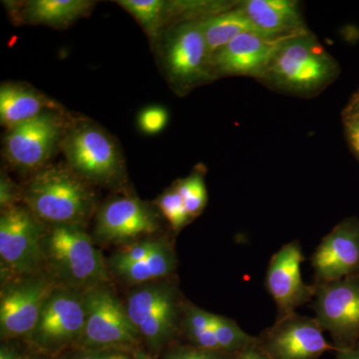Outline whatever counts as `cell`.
<instances>
[{
  "mask_svg": "<svg viewBox=\"0 0 359 359\" xmlns=\"http://www.w3.org/2000/svg\"><path fill=\"white\" fill-rule=\"evenodd\" d=\"M43 264L54 287L86 292L107 280L100 252L78 224H54L41 240Z\"/></svg>",
  "mask_w": 359,
  "mask_h": 359,
  "instance_id": "obj_1",
  "label": "cell"
},
{
  "mask_svg": "<svg viewBox=\"0 0 359 359\" xmlns=\"http://www.w3.org/2000/svg\"><path fill=\"white\" fill-rule=\"evenodd\" d=\"M27 209L44 223L80 226L92 212L94 198L86 184L66 168H41L22 194Z\"/></svg>",
  "mask_w": 359,
  "mask_h": 359,
  "instance_id": "obj_2",
  "label": "cell"
},
{
  "mask_svg": "<svg viewBox=\"0 0 359 359\" xmlns=\"http://www.w3.org/2000/svg\"><path fill=\"white\" fill-rule=\"evenodd\" d=\"M85 325L76 348L101 351L134 346L139 332L126 308L103 285L83 292Z\"/></svg>",
  "mask_w": 359,
  "mask_h": 359,
  "instance_id": "obj_3",
  "label": "cell"
},
{
  "mask_svg": "<svg viewBox=\"0 0 359 359\" xmlns=\"http://www.w3.org/2000/svg\"><path fill=\"white\" fill-rule=\"evenodd\" d=\"M83 292L54 287L47 295L39 321L28 335L40 353L52 356L76 346L85 325Z\"/></svg>",
  "mask_w": 359,
  "mask_h": 359,
  "instance_id": "obj_4",
  "label": "cell"
},
{
  "mask_svg": "<svg viewBox=\"0 0 359 359\" xmlns=\"http://www.w3.org/2000/svg\"><path fill=\"white\" fill-rule=\"evenodd\" d=\"M179 294L169 283H148L132 290L127 313L139 334L153 351H160L176 334Z\"/></svg>",
  "mask_w": 359,
  "mask_h": 359,
  "instance_id": "obj_5",
  "label": "cell"
},
{
  "mask_svg": "<svg viewBox=\"0 0 359 359\" xmlns=\"http://www.w3.org/2000/svg\"><path fill=\"white\" fill-rule=\"evenodd\" d=\"M71 169L81 178L108 184L122 173V159L115 142L95 125H77L62 143Z\"/></svg>",
  "mask_w": 359,
  "mask_h": 359,
  "instance_id": "obj_6",
  "label": "cell"
},
{
  "mask_svg": "<svg viewBox=\"0 0 359 359\" xmlns=\"http://www.w3.org/2000/svg\"><path fill=\"white\" fill-rule=\"evenodd\" d=\"M313 309L316 320L332 335L335 351L358 344L359 337V276L316 283Z\"/></svg>",
  "mask_w": 359,
  "mask_h": 359,
  "instance_id": "obj_7",
  "label": "cell"
},
{
  "mask_svg": "<svg viewBox=\"0 0 359 359\" xmlns=\"http://www.w3.org/2000/svg\"><path fill=\"white\" fill-rule=\"evenodd\" d=\"M334 70L332 57L304 33L282 45L266 73L290 88L311 91L327 82Z\"/></svg>",
  "mask_w": 359,
  "mask_h": 359,
  "instance_id": "obj_8",
  "label": "cell"
},
{
  "mask_svg": "<svg viewBox=\"0 0 359 359\" xmlns=\"http://www.w3.org/2000/svg\"><path fill=\"white\" fill-rule=\"evenodd\" d=\"M45 231L41 222L26 208L2 211L0 218V257L2 266L16 276L36 275L43 264L41 240Z\"/></svg>",
  "mask_w": 359,
  "mask_h": 359,
  "instance_id": "obj_9",
  "label": "cell"
},
{
  "mask_svg": "<svg viewBox=\"0 0 359 359\" xmlns=\"http://www.w3.org/2000/svg\"><path fill=\"white\" fill-rule=\"evenodd\" d=\"M65 123L59 113L46 110L8 130L6 156L14 166L39 169L65 138Z\"/></svg>",
  "mask_w": 359,
  "mask_h": 359,
  "instance_id": "obj_10",
  "label": "cell"
},
{
  "mask_svg": "<svg viewBox=\"0 0 359 359\" xmlns=\"http://www.w3.org/2000/svg\"><path fill=\"white\" fill-rule=\"evenodd\" d=\"M323 332L316 318L294 313L278 318L257 344L268 359H318L332 349Z\"/></svg>",
  "mask_w": 359,
  "mask_h": 359,
  "instance_id": "obj_11",
  "label": "cell"
},
{
  "mask_svg": "<svg viewBox=\"0 0 359 359\" xmlns=\"http://www.w3.org/2000/svg\"><path fill=\"white\" fill-rule=\"evenodd\" d=\"M53 283L44 276L32 275L4 287L0 302L1 339L28 337L39 321Z\"/></svg>",
  "mask_w": 359,
  "mask_h": 359,
  "instance_id": "obj_12",
  "label": "cell"
},
{
  "mask_svg": "<svg viewBox=\"0 0 359 359\" xmlns=\"http://www.w3.org/2000/svg\"><path fill=\"white\" fill-rule=\"evenodd\" d=\"M304 259L301 245L292 242L283 245L269 262L266 285L278 306V318L295 313V309L314 297V285L302 280Z\"/></svg>",
  "mask_w": 359,
  "mask_h": 359,
  "instance_id": "obj_13",
  "label": "cell"
},
{
  "mask_svg": "<svg viewBox=\"0 0 359 359\" xmlns=\"http://www.w3.org/2000/svg\"><path fill=\"white\" fill-rule=\"evenodd\" d=\"M165 63L174 83L189 86L208 76L211 59L200 21L180 25L170 35Z\"/></svg>",
  "mask_w": 359,
  "mask_h": 359,
  "instance_id": "obj_14",
  "label": "cell"
},
{
  "mask_svg": "<svg viewBox=\"0 0 359 359\" xmlns=\"http://www.w3.org/2000/svg\"><path fill=\"white\" fill-rule=\"evenodd\" d=\"M294 36L271 37L245 33L217 51L211 58V66L222 74L263 75L268 72L282 45Z\"/></svg>",
  "mask_w": 359,
  "mask_h": 359,
  "instance_id": "obj_15",
  "label": "cell"
},
{
  "mask_svg": "<svg viewBox=\"0 0 359 359\" xmlns=\"http://www.w3.org/2000/svg\"><path fill=\"white\" fill-rule=\"evenodd\" d=\"M318 283L356 275L359 269V223L341 222L323 238L311 257Z\"/></svg>",
  "mask_w": 359,
  "mask_h": 359,
  "instance_id": "obj_16",
  "label": "cell"
},
{
  "mask_svg": "<svg viewBox=\"0 0 359 359\" xmlns=\"http://www.w3.org/2000/svg\"><path fill=\"white\" fill-rule=\"evenodd\" d=\"M158 230L154 212L136 198L110 201L99 212L96 237L106 243H124Z\"/></svg>",
  "mask_w": 359,
  "mask_h": 359,
  "instance_id": "obj_17",
  "label": "cell"
},
{
  "mask_svg": "<svg viewBox=\"0 0 359 359\" xmlns=\"http://www.w3.org/2000/svg\"><path fill=\"white\" fill-rule=\"evenodd\" d=\"M262 34L271 37L304 34L297 4L290 0H250L242 6Z\"/></svg>",
  "mask_w": 359,
  "mask_h": 359,
  "instance_id": "obj_18",
  "label": "cell"
},
{
  "mask_svg": "<svg viewBox=\"0 0 359 359\" xmlns=\"http://www.w3.org/2000/svg\"><path fill=\"white\" fill-rule=\"evenodd\" d=\"M57 106L51 99L23 85L6 83L0 89V120L8 129L44 111L58 109Z\"/></svg>",
  "mask_w": 359,
  "mask_h": 359,
  "instance_id": "obj_19",
  "label": "cell"
},
{
  "mask_svg": "<svg viewBox=\"0 0 359 359\" xmlns=\"http://www.w3.org/2000/svg\"><path fill=\"white\" fill-rule=\"evenodd\" d=\"M93 4L86 0H33L25 4L22 20L32 25L62 27L88 13Z\"/></svg>",
  "mask_w": 359,
  "mask_h": 359,
  "instance_id": "obj_20",
  "label": "cell"
},
{
  "mask_svg": "<svg viewBox=\"0 0 359 359\" xmlns=\"http://www.w3.org/2000/svg\"><path fill=\"white\" fill-rule=\"evenodd\" d=\"M200 23L203 32H204L205 42H207L210 59L217 51L223 48L240 35L245 34V33L262 34L254 23L248 18L242 7L236 11L210 16V18L201 20Z\"/></svg>",
  "mask_w": 359,
  "mask_h": 359,
  "instance_id": "obj_21",
  "label": "cell"
},
{
  "mask_svg": "<svg viewBox=\"0 0 359 359\" xmlns=\"http://www.w3.org/2000/svg\"><path fill=\"white\" fill-rule=\"evenodd\" d=\"M176 259L173 250L166 243L162 242L150 256L130 266L113 269L125 280L132 283H153L169 276L174 271Z\"/></svg>",
  "mask_w": 359,
  "mask_h": 359,
  "instance_id": "obj_22",
  "label": "cell"
},
{
  "mask_svg": "<svg viewBox=\"0 0 359 359\" xmlns=\"http://www.w3.org/2000/svg\"><path fill=\"white\" fill-rule=\"evenodd\" d=\"M210 313L197 306H187L184 311V330L192 346L207 351H221L216 334L210 325Z\"/></svg>",
  "mask_w": 359,
  "mask_h": 359,
  "instance_id": "obj_23",
  "label": "cell"
},
{
  "mask_svg": "<svg viewBox=\"0 0 359 359\" xmlns=\"http://www.w3.org/2000/svg\"><path fill=\"white\" fill-rule=\"evenodd\" d=\"M118 4L138 20L151 37H157L164 20L167 4L162 0H121Z\"/></svg>",
  "mask_w": 359,
  "mask_h": 359,
  "instance_id": "obj_24",
  "label": "cell"
},
{
  "mask_svg": "<svg viewBox=\"0 0 359 359\" xmlns=\"http://www.w3.org/2000/svg\"><path fill=\"white\" fill-rule=\"evenodd\" d=\"M175 188L185 203L192 218L203 212L207 204L208 195L204 179L200 174H192L188 178L180 180Z\"/></svg>",
  "mask_w": 359,
  "mask_h": 359,
  "instance_id": "obj_25",
  "label": "cell"
},
{
  "mask_svg": "<svg viewBox=\"0 0 359 359\" xmlns=\"http://www.w3.org/2000/svg\"><path fill=\"white\" fill-rule=\"evenodd\" d=\"M158 207L174 230H181L192 219L176 188L170 189L161 196Z\"/></svg>",
  "mask_w": 359,
  "mask_h": 359,
  "instance_id": "obj_26",
  "label": "cell"
},
{
  "mask_svg": "<svg viewBox=\"0 0 359 359\" xmlns=\"http://www.w3.org/2000/svg\"><path fill=\"white\" fill-rule=\"evenodd\" d=\"M161 243L162 242L159 241H142V242L133 243L132 245L122 247L114 256L111 257V268L115 269L140 263L158 249Z\"/></svg>",
  "mask_w": 359,
  "mask_h": 359,
  "instance_id": "obj_27",
  "label": "cell"
},
{
  "mask_svg": "<svg viewBox=\"0 0 359 359\" xmlns=\"http://www.w3.org/2000/svg\"><path fill=\"white\" fill-rule=\"evenodd\" d=\"M168 113L160 106H152L142 110L138 118V124L141 131L146 134L160 133L166 127Z\"/></svg>",
  "mask_w": 359,
  "mask_h": 359,
  "instance_id": "obj_28",
  "label": "cell"
},
{
  "mask_svg": "<svg viewBox=\"0 0 359 359\" xmlns=\"http://www.w3.org/2000/svg\"><path fill=\"white\" fill-rule=\"evenodd\" d=\"M63 359H131V356L126 351L121 349H101V351H91V349L76 348L66 353Z\"/></svg>",
  "mask_w": 359,
  "mask_h": 359,
  "instance_id": "obj_29",
  "label": "cell"
},
{
  "mask_svg": "<svg viewBox=\"0 0 359 359\" xmlns=\"http://www.w3.org/2000/svg\"><path fill=\"white\" fill-rule=\"evenodd\" d=\"M18 194L11 180L2 175L1 182H0V204L2 209H8L14 207V203L18 200Z\"/></svg>",
  "mask_w": 359,
  "mask_h": 359,
  "instance_id": "obj_30",
  "label": "cell"
},
{
  "mask_svg": "<svg viewBox=\"0 0 359 359\" xmlns=\"http://www.w3.org/2000/svg\"><path fill=\"white\" fill-rule=\"evenodd\" d=\"M346 126L349 143L359 156V116L349 119Z\"/></svg>",
  "mask_w": 359,
  "mask_h": 359,
  "instance_id": "obj_31",
  "label": "cell"
},
{
  "mask_svg": "<svg viewBox=\"0 0 359 359\" xmlns=\"http://www.w3.org/2000/svg\"><path fill=\"white\" fill-rule=\"evenodd\" d=\"M257 341L238 353L235 359H268L257 346Z\"/></svg>",
  "mask_w": 359,
  "mask_h": 359,
  "instance_id": "obj_32",
  "label": "cell"
},
{
  "mask_svg": "<svg viewBox=\"0 0 359 359\" xmlns=\"http://www.w3.org/2000/svg\"><path fill=\"white\" fill-rule=\"evenodd\" d=\"M166 359H192V347H175L167 353Z\"/></svg>",
  "mask_w": 359,
  "mask_h": 359,
  "instance_id": "obj_33",
  "label": "cell"
},
{
  "mask_svg": "<svg viewBox=\"0 0 359 359\" xmlns=\"http://www.w3.org/2000/svg\"><path fill=\"white\" fill-rule=\"evenodd\" d=\"M337 359H359V344L348 348L337 349Z\"/></svg>",
  "mask_w": 359,
  "mask_h": 359,
  "instance_id": "obj_34",
  "label": "cell"
},
{
  "mask_svg": "<svg viewBox=\"0 0 359 359\" xmlns=\"http://www.w3.org/2000/svg\"><path fill=\"white\" fill-rule=\"evenodd\" d=\"M0 359H25L20 351L13 346L4 344L0 348Z\"/></svg>",
  "mask_w": 359,
  "mask_h": 359,
  "instance_id": "obj_35",
  "label": "cell"
},
{
  "mask_svg": "<svg viewBox=\"0 0 359 359\" xmlns=\"http://www.w3.org/2000/svg\"><path fill=\"white\" fill-rule=\"evenodd\" d=\"M25 359H53L50 355H46V354L40 353V354H34V355L28 356Z\"/></svg>",
  "mask_w": 359,
  "mask_h": 359,
  "instance_id": "obj_36",
  "label": "cell"
},
{
  "mask_svg": "<svg viewBox=\"0 0 359 359\" xmlns=\"http://www.w3.org/2000/svg\"><path fill=\"white\" fill-rule=\"evenodd\" d=\"M134 359H145V354L142 353H137L135 354Z\"/></svg>",
  "mask_w": 359,
  "mask_h": 359,
  "instance_id": "obj_37",
  "label": "cell"
},
{
  "mask_svg": "<svg viewBox=\"0 0 359 359\" xmlns=\"http://www.w3.org/2000/svg\"><path fill=\"white\" fill-rule=\"evenodd\" d=\"M145 359H150V358H149L147 355H145Z\"/></svg>",
  "mask_w": 359,
  "mask_h": 359,
  "instance_id": "obj_38",
  "label": "cell"
}]
</instances>
